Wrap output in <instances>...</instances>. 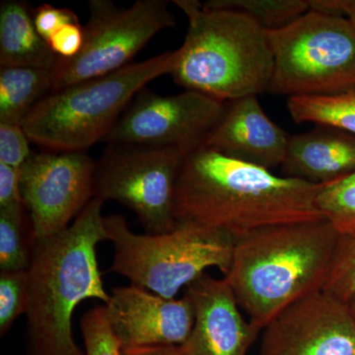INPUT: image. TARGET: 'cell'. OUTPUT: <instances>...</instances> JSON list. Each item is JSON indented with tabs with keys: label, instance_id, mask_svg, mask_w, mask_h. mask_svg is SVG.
<instances>
[{
	"label": "cell",
	"instance_id": "1",
	"mask_svg": "<svg viewBox=\"0 0 355 355\" xmlns=\"http://www.w3.org/2000/svg\"><path fill=\"white\" fill-rule=\"evenodd\" d=\"M321 186L277 176L202 146L184 156L175 217L239 239L263 228L324 219L316 207Z\"/></svg>",
	"mask_w": 355,
	"mask_h": 355
},
{
	"label": "cell",
	"instance_id": "2",
	"mask_svg": "<svg viewBox=\"0 0 355 355\" xmlns=\"http://www.w3.org/2000/svg\"><path fill=\"white\" fill-rule=\"evenodd\" d=\"M93 198L69 227L38 240L28 268L26 355H86L72 333V315L87 299L106 304L96 249L108 240L102 207Z\"/></svg>",
	"mask_w": 355,
	"mask_h": 355
},
{
	"label": "cell",
	"instance_id": "3",
	"mask_svg": "<svg viewBox=\"0 0 355 355\" xmlns=\"http://www.w3.org/2000/svg\"><path fill=\"white\" fill-rule=\"evenodd\" d=\"M338 239L326 219L261 229L235 240L223 279L263 331L282 311L323 291Z\"/></svg>",
	"mask_w": 355,
	"mask_h": 355
},
{
	"label": "cell",
	"instance_id": "4",
	"mask_svg": "<svg viewBox=\"0 0 355 355\" xmlns=\"http://www.w3.org/2000/svg\"><path fill=\"white\" fill-rule=\"evenodd\" d=\"M188 31L176 50L173 80L222 102L268 92L273 60L266 32L249 16L209 9L198 0H174Z\"/></svg>",
	"mask_w": 355,
	"mask_h": 355
},
{
	"label": "cell",
	"instance_id": "5",
	"mask_svg": "<svg viewBox=\"0 0 355 355\" xmlns=\"http://www.w3.org/2000/svg\"><path fill=\"white\" fill-rule=\"evenodd\" d=\"M176 51L96 78L53 91L37 105L22 127L30 141L53 151H86L104 141L146 84L171 74Z\"/></svg>",
	"mask_w": 355,
	"mask_h": 355
},
{
	"label": "cell",
	"instance_id": "6",
	"mask_svg": "<svg viewBox=\"0 0 355 355\" xmlns=\"http://www.w3.org/2000/svg\"><path fill=\"white\" fill-rule=\"evenodd\" d=\"M108 241L113 244L111 272L165 298H176L182 289L216 268L226 275L235 240L217 229L177 222L164 234H137L125 216H104Z\"/></svg>",
	"mask_w": 355,
	"mask_h": 355
},
{
	"label": "cell",
	"instance_id": "7",
	"mask_svg": "<svg viewBox=\"0 0 355 355\" xmlns=\"http://www.w3.org/2000/svg\"><path fill=\"white\" fill-rule=\"evenodd\" d=\"M265 32L273 60L268 92L293 98L355 89V30L345 16L310 9Z\"/></svg>",
	"mask_w": 355,
	"mask_h": 355
},
{
	"label": "cell",
	"instance_id": "8",
	"mask_svg": "<svg viewBox=\"0 0 355 355\" xmlns=\"http://www.w3.org/2000/svg\"><path fill=\"white\" fill-rule=\"evenodd\" d=\"M88 7L83 48L76 57L58 58L53 92L128 67L159 32L176 27L165 0H137L128 8L90 0Z\"/></svg>",
	"mask_w": 355,
	"mask_h": 355
},
{
	"label": "cell",
	"instance_id": "9",
	"mask_svg": "<svg viewBox=\"0 0 355 355\" xmlns=\"http://www.w3.org/2000/svg\"><path fill=\"white\" fill-rule=\"evenodd\" d=\"M184 151L170 147L108 144L96 162L94 198L135 212L146 234L176 227L175 193Z\"/></svg>",
	"mask_w": 355,
	"mask_h": 355
},
{
	"label": "cell",
	"instance_id": "10",
	"mask_svg": "<svg viewBox=\"0 0 355 355\" xmlns=\"http://www.w3.org/2000/svg\"><path fill=\"white\" fill-rule=\"evenodd\" d=\"M226 103L197 91L161 96L144 88L104 141L170 147L189 154L205 146L223 116Z\"/></svg>",
	"mask_w": 355,
	"mask_h": 355
},
{
	"label": "cell",
	"instance_id": "11",
	"mask_svg": "<svg viewBox=\"0 0 355 355\" xmlns=\"http://www.w3.org/2000/svg\"><path fill=\"white\" fill-rule=\"evenodd\" d=\"M95 170L86 151L32 153L21 166V196L38 240L69 228L94 198Z\"/></svg>",
	"mask_w": 355,
	"mask_h": 355
},
{
	"label": "cell",
	"instance_id": "12",
	"mask_svg": "<svg viewBox=\"0 0 355 355\" xmlns=\"http://www.w3.org/2000/svg\"><path fill=\"white\" fill-rule=\"evenodd\" d=\"M261 334L260 355H355V317L324 291L282 311Z\"/></svg>",
	"mask_w": 355,
	"mask_h": 355
},
{
	"label": "cell",
	"instance_id": "13",
	"mask_svg": "<svg viewBox=\"0 0 355 355\" xmlns=\"http://www.w3.org/2000/svg\"><path fill=\"white\" fill-rule=\"evenodd\" d=\"M109 294L105 311L121 349L182 345L190 336L195 309L188 294L165 298L132 284Z\"/></svg>",
	"mask_w": 355,
	"mask_h": 355
},
{
	"label": "cell",
	"instance_id": "14",
	"mask_svg": "<svg viewBox=\"0 0 355 355\" xmlns=\"http://www.w3.org/2000/svg\"><path fill=\"white\" fill-rule=\"evenodd\" d=\"M195 309V323L181 345L186 355H247L261 331L247 321L224 279L203 275L184 289Z\"/></svg>",
	"mask_w": 355,
	"mask_h": 355
},
{
	"label": "cell",
	"instance_id": "15",
	"mask_svg": "<svg viewBox=\"0 0 355 355\" xmlns=\"http://www.w3.org/2000/svg\"><path fill=\"white\" fill-rule=\"evenodd\" d=\"M291 135L265 113L258 95L226 103L205 146L227 157L270 170L286 160Z\"/></svg>",
	"mask_w": 355,
	"mask_h": 355
},
{
	"label": "cell",
	"instance_id": "16",
	"mask_svg": "<svg viewBox=\"0 0 355 355\" xmlns=\"http://www.w3.org/2000/svg\"><path fill=\"white\" fill-rule=\"evenodd\" d=\"M282 176L326 184L355 171V135L316 125L309 132L291 135Z\"/></svg>",
	"mask_w": 355,
	"mask_h": 355
},
{
	"label": "cell",
	"instance_id": "17",
	"mask_svg": "<svg viewBox=\"0 0 355 355\" xmlns=\"http://www.w3.org/2000/svg\"><path fill=\"white\" fill-rule=\"evenodd\" d=\"M33 12L22 0L0 4V67H55L58 57L40 36Z\"/></svg>",
	"mask_w": 355,
	"mask_h": 355
},
{
	"label": "cell",
	"instance_id": "18",
	"mask_svg": "<svg viewBox=\"0 0 355 355\" xmlns=\"http://www.w3.org/2000/svg\"><path fill=\"white\" fill-rule=\"evenodd\" d=\"M53 87L50 69L0 67V123L23 125Z\"/></svg>",
	"mask_w": 355,
	"mask_h": 355
},
{
	"label": "cell",
	"instance_id": "19",
	"mask_svg": "<svg viewBox=\"0 0 355 355\" xmlns=\"http://www.w3.org/2000/svg\"><path fill=\"white\" fill-rule=\"evenodd\" d=\"M37 243L24 202L0 209V270H28Z\"/></svg>",
	"mask_w": 355,
	"mask_h": 355
},
{
	"label": "cell",
	"instance_id": "20",
	"mask_svg": "<svg viewBox=\"0 0 355 355\" xmlns=\"http://www.w3.org/2000/svg\"><path fill=\"white\" fill-rule=\"evenodd\" d=\"M287 110L296 123H314L355 135V89L340 95L288 98Z\"/></svg>",
	"mask_w": 355,
	"mask_h": 355
},
{
	"label": "cell",
	"instance_id": "21",
	"mask_svg": "<svg viewBox=\"0 0 355 355\" xmlns=\"http://www.w3.org/2000/svg\"><path fill=\"white\" fill-rule=\"evenodd\" d=\"M202 4L245 14L266 31L286 27L311 9L309 0H207Z\"/></svg>",
	"mask_w": 355,
	"mask_h": 355
},
{
	"label": "cell",
	"instance_id": "22",
	"mask_svg": "<svg viewBox=\"0 0 355 355\" xmlns=\"http://www.w3.org/2000/svg\"><path fill=\"white\" fill-rule=\"evenodd\" d=\"M316 207L338 234H355V171L322 184Z\"/></svg>",
	"mask_w": 355,
	"mask_h": 355
},
{
	"label": "cell",
	"instance_id": "23",
	"mask_svg": "<svg viewBox=\"0 0 355 355\" xmlns=\"http://www.w3.org/2000/svg\"><path fill=\"white\" fill-rule=\"evenodd\" d=\"M29 304L27 270L0 272V336L10 331L16 320L26 314Z\"/></svg>",
	"mask_w": 355,
	"mask_h": 355
},
{
	"label": "cell",
	"instance_id": "24",
	"mask_svg": "<svg viewBox=\"0 0 355 355\" xmlns=\"http://www.w3.org/2000/svg\"><path fill=\"white\" fill-rule=\"evenodd\" d=\"M324 292L347 303L355 294V234L340 235Z\"/></svg>",
	"mask_w": 355,
	"mask_h": 355
},
{
	"label": "cell",
	"instance_id": "25",
	"mask_svg": "<svg viewBox=\"0 0 355 355\" xmlns=\"http://www.w3.org/2000/svg\"><path fill=\"white\" fill-rule=\"evenodd\" d=\"M86 355H121V347L107 319L104 305L88 310L80 320Z\"/></svg>",
	"mask_w": 355,
	"mask_h": 355
},
{
	"label": "cell",
	"instance_id": "26",
	"mask_svg": "<svg viewBox=\"0 0 355 355\" xmlns=\"http://www.w3.org/2000/svg\"><path fill=\"white\" fill-rule=\"evenodd\" d=\"M22 125L0 123V163L20 169L32 154Z\"/></svg>",
	"mask_w": 355,
	"mask_h": 355
},
{
	"label": "cell",
	"instance_id": "27",
	"mask_svg": "<svg viewBox=\"0 0 355 355\" xmlns=\"http://www.w3.org/2000/svg\"><path fill=\"white\" fill-rule=\"evenodd\" d=\"M34 24L40 36L49 43L51 37L64 26L79 23L78 16L69 8H58L44 3L34 9Z\"/></svg>",
	"mask_w": 355,
	"mask_h": 355
},
{
	"label": "cell",
	"instance_id": "28",
	"mask_svg": "<svg viewBox=\"0 0 355 355\" xmlns=\"http://www.w3.org/2000/svg\"><path fill=\"white\" fill-rule=\"evenodd\" d=\"M83 41L84 27L80 23H71L55 33L48 44L58 58H71L80 51Z\"/></svg>",
	"mask_w": 355,
	"mask_h": 355
},
{
	"label": "cell",
	"instance_id": "29",
	"mask_svg": "<svg viewBox=\"0 0 355 355\" xmlns=\"http://www.w3.org/2000/svg\"><path fill=\"white\" fill-rule=\"evenodd\" d=\"M23 203L20 189V171L0 163V209Z\"/></svg>",
	"mask_w": 355,
	"mask_h": 355
},
{
	"label": "cell",
	"instance_id": "30",
	"mask_svg": "<svg viewBox=\"0 0 355 355\" xmlns=\"http://www.w3.org/2000/svg\"><path fill=\"white\" fill-rule=\"evenodd\" d=\"M311 9L347 17L355 30V0H309Z\"/></svg>",
	"mask_w": 355,
	"mask_h": 355
},
{
	"label": "cell",
	"instance_id": "31",
	"mask_svg": "<svg viewBox=\"0 0 355 355\" xmlns=\"http://www.w3.org/2000/svg\"><path fill=\"white\" fill-rule=\"evenodd\" d=\"M121 355H186L181 345H154L121 349Z\"/></svg>",
	"mask_w": 355,
	"mask_h": 355
},
{
	"label": "cell",
	"instance_id": "32",
	"mask_svg": "<svg viewBox=\"0 0 355 355\" xmlns=\"http://www.w3.org/2000/svg\"><path fill=\"white\" fill-rule=\"evenodd\" d=\"M347 304H349L350 310H352V314H354L355 317V294L352 296L349 302H347Z\"/></svg>",
	"mask_w": 355,
	"mask_h": 355
}]
</instances>
